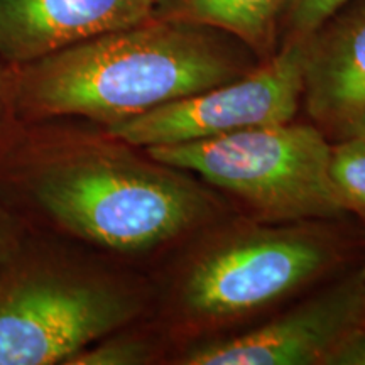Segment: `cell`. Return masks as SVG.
<instances>
[{
  "mask_svg": "<svg viewBox=\"0 0 365 365\" xmlns=\"http://www.w3.org/2000/svg\"><path fill=\"white\" fill-rule=\"evenodd\" d=\"M0 196L27 227L43 223L120 255L176 239L210 210L180 170L107 132L68 135L49 122L24 124L0 154Z\"/></svg>",
  "mask_w": 365,
  "mask_h": 365,
  "instance_id": "1",
  "label": "cell"
},
{
  "mask_svg": "<svg viewBox=\"0 0 365 365\" xmlns=\"http://www.w3.org/2000/svg\"><path fill=\"white\" fill-rule=\"evenodd\" d=\"M261 63L215 27L150 16L14 66L22 124L80 117L105 127L240 78Z\"/></svg>",
  "mask_w": 365,
  "mask_h": 365,
  "instance_id": "2",
  "label": "cell"
},
{
  "mask_svg": "<svg viewBox=\"0 0 365 365\" xmlns=\"http://www.w3.org/2000/svg\"><path fill=\"white\" fill-rule=\"evenodd\" d=\"M139 313L134 289L51 257L29 228L0 276V365L68 364Z\"/></svg>",
  "mask_w": 365,
  "mask_h": 365,
  "instance_id": "3",
  "label": "cell"
},
{
  "mask_svg": "<svg viewBox=\"0 0 365 365\" xmlns=\"http://www.w3.org/2000/svg\"><path fill=\"white\" fill-rule=\"evenodd\" d=\"M143 150L239 196L267 220H323L346 212L330 178L331 145L314 127L284 122Z\"/></svg>",
  "mask_w": 365,
  "mask_h": 365,
  "instance_id": "4",
  "label": "cell"
},
{
  "mask_svg": "<svg viewBox=\"0 0 365 365\" xmlns=\"http://www.w3.org/2000/svg\"><path fill=\"white\" fill-rule=\"evenodd\" d=\"M304 38L286 36L271 58L240 78L212 86L105 127L132 148L149 149L291 122L304 88Z\"/></svg>",
  "mask_w": 365,
  "mask_h": 365,
  "instance_id": "5",
  "label": "cell"
},
{
  "mask_svg": "<svg viewBox=\"0 0 365 365\" xmlns=\"http://www.w3.org/2000/svg\"><path fill=\"white\" fill-rule=\"evenodd\" d=\"M333 259L325 235L301 227L257 228L203 254L186 274L181 301L198 318L240 317L284 298Z\"/></svg>",
  "mask_w": 365,
  "mask_h": 365,
  "instance_id": "6",
  "label": "cell"
},
{
  "mask_svg": "<svg viewBox=\"0 0 365 365\" xmlns=\"http://www.w3.org/2000/svg\"><path fill=\"white\" fill-rule=\"evenodd\" d=\"M362 323L365 269L252 331L196 346L181 364L318 365L346 333Z\"/></svg>",
  "mask_w": 365,
  "mask_h": 365,
  "instance_id": "7",
  "label": "cell"
},
{
  "mask_svg": "<svg viewBox=\"0 0 365 365\" xmlns=\"http://www.w3.org/2000/svg\"><path fill=\"white\" fill-rule=\"evenodd\" d=\"M156 0H0V59L19 66L149 19Z\"/></svg>",
  "mask_w": 365,
  "mask_h": 365,
  "instance_id": "8",
  "label": "cell"
},
{
  "mask_svg": "<svg viewBox=\"0 0 365 365\" xmlns=\"http://www.w3.org/2000/svg\"><path fill=\"white\" fill-rule=\"evenodd\" d=\"M303 98L313 118L341 129L365 108V0H346L304 38Z\"/></svg>",
  "mask_w": 365,
  "mask_h": 365,
  "instance_id": "9",
  "label": "cell"
},
{
  "mask_svg": "<svg viewBox=\"0 0 365 365\" xmlns=\"http://www.w3.org/2000/svg\"><path fill=\"white\" fill-rule=\"evenodd\" d=\"M293 0H156L153 16L220 29L244 43L261 61L279 48Z\"/></svg>",
  "mask_w": 365,
  "mask_h": 365,
  "instance_id": "10",
  "label": "cell"
},
{
  "mask_svg": "<svg viewBox=\"0 0 365 365\" xmlns=\"http://www.w3.org/2000/svg\"><path fill=\"white\" fill-rule=\"evenodd\" d=\"M330 178L345 210L365 218V143L357 137H344L331 145Z\"/></svg>",
  "mask_w": 365,
  "mask_h": 365,
  "instance_id": "11",
  "label": "cell"
},
{
  "mask_svg": "<svg viewBox=\"0 0 365 365\" xmlns=\"http://www.w3.org/2000/svg\"><path fill=\"white\" fill-rule=\"evenodd\" d=\"M153 360V346L143 336L110 333L86 346L66 365H139Z\"/></svg>",
  "mask_w": 365,
  "mask_h": 365,
  "instance_id": "12",
  "label": "cell"
},
{
  "mask_svg": "<svg viewBox=\"0 0 365 365\" xmlns=\"http://www.w3.org/2000/svg\"><path fill=\"white\" fill-rule=\"evenodd\" d=\"M346 0H293L284 22V38H308L319 24H323Z\"/></svg>",
  "mask_w": 365,
  "mask_h": 365,
  "instance_id": "13",
  "label": "cell"
},
{
  "mask_svg": "<svg viewBox=\"0 0 365 365\" xmlns=\"http://www.w3.org/2000/svg\"><path fill=\"white\" fill-rule=\"evenodd\" d=\"M29 227L0 196V276L24 247Z\"/></svg>",
  "mask_w": 365,
  "mask_h": 365,
  "instance_id": "14",
  "label": "cell"
},
{
  "mask_svg": "<svg viewBox=\"0 0 365 365\" xmlns=\"http://www.w3.org/2000/svg\"><path fill=\"white\" fill-rule=\"evenodd\" d=\"M14 98V65L0 59V154L22 129Z\"/></svg>",
  "mask_w": 365,
  "mask_h": 365,
  "instance_id": "15",
  "label": "cell"
},
{
  "mask_svg": "<svg viewBox=\"0 0 365 365\" xmlns=\"http://www.w3.org/2000/svg\"><path fill=\"white\" fill-rule=\"evenodd\" d=\"M325 365H365V323L354 328L327 355Z\"/></svg>",
  "mask_w": 365,
  "mask_h": 365,
  "instance_id": "16",
  "label": "cell"
},
{
  "mask_svg": "<svg viewBox=\"0 0 365 365\" xmlns=\"http://www.w3.org/2000/svg\"><path fill=\"white\" fill-rule=\"evenodd\" d=\"M339 130L344 137H357V139L365 143V108Z\"/></svg>",
  "mask_w": 365,
  "mask_h": 365,
  "instance_id": "17",
  "label": "cell"
}]
</instances>
